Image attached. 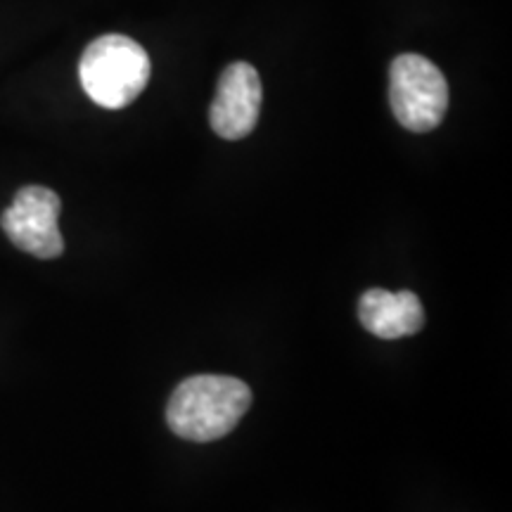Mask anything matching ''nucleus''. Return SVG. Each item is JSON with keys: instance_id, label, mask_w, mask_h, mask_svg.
I'll list each match as a JSON object with an SVG mask.
<instances>
[{"instance_id": "nucleus-6", "label": "nucleus", "mask_w": 512, "mask_h": 512, "mask_svg": "<svg viewBox=\"0 0 512 512\" xmlns=\"http://www.w3.org/2000/svg\"><path fill=\"white\" fill-rule=\"evenodd\" d=\"M358 318L370 335L380 339L411 337L425 328V309L411 290L389 292L370 287L358 299Z\"/></svg>"}, {"instance_id": "nucleus-4", "label": "nucleus", "mask_w": 512, "mask_h": 512, "mask_svg": "<svg viewBox=\"0 0 512 512\" xmlns=\"http://www.w3.org/2000/svg\"><path fill=\"white\" fill-rule=\"evenodd\" d=\"M62 202L43 185H27L0 216V226L15 247L36 259H57L64 252L60 233Z\"/></svg>"}, {"instance_id": "nucleus-5", "label": "nucleus", "mask_w": 512, "mask_h": 512, "mask_svg": "<svg viewBox=\"0 0 512 512\" xmlns=\"http://www.w3.org/2000/svg\"><path fill=\"white\" fill-rule=\"evenodd\" d=\"M261 79L249 62H233L223 69L209 121L219 138L242 140L256 128L261 112Z\"/></svg>"}, {"instance_id": "nucleus-1", "label": "nucleus", "mask_w": 512, "mask_h": 512, "mask_svg": "<svg viewBox=\"0 0 512 512\" xmlns=\"http://www.w3.org/2000/svg\"><path fill=\"white\" fill-rule=\"evenodd\" d=\"M252 406L247 382L228 375H195L183 380L166 406V422L176 437L216 441L238 427Z\"/></svg>"}, {"instance_id": "nucleus-2", "label": "nucleus", "mask_w": 512, "mask_h": 512, "mask_svg": "<svg viewBox=\"0 0 512 512\" xmlns=\"http://www.w3.org/2000/svg\"><path fill=\"white\" fill-rule=\"evenodd\" d=\"M152 64L145 48L124 34H105L83 50V91L105 110H124L147 88Z\"/></svg>"}, {"instance_id": "nucleus-3", "label": "nucleus", "mask_w": 512, "mask_h": 512, "mask_svg": "<svg viewBox=\"0 0 512 512\" xmlns=\"http://www.w3.org/2000/svg\"><path fill=\"white\" fill-rule=\"evenodd\" d=\"M389 102L396 121L413 133H430L446 117L448 83L437 64L403 53L389 69Z\"/></svg>"}]
</instances>
